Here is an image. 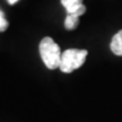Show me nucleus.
Masks as SVG:
<instances>
[{"instance_id": "f257e3e1", "label": "nucleus", "mask_w": 122, "mask_h": 122, "mask_svg": "<svg viewBox=\"0 0 122 122\" xmlns=\"http://www.w3.org/2000/svg\"><path fill=\"white\" fill-rule=\"evenodd\" d=\"M39 50L40 56L42 58L44 65L46 66L49 69L59 68L62 52L60 50V46L51 37H44L40 42Z\"/></svg>"}, {"instance_id": "f03ea898", "label": "nucleus", "mask_w": 122, "mask_h": 122, "mask_svg": "<svg viewBox=\"0 0 122 122\" xmlns=\"http://www.w3.org/2000/svg\"><path fill=\"white\" fill-rule=\"evenodd\" d=\"M87 57L86 50H77V49H69L62 52L61 61L59 68L62 72L69 74L74 70L80 68Z\"/></svg>"}, {"instance_id": "7ed1b4c3", "label": "nucleus", "mask_w": 122, "mask_h": 122, "mask_svg": "<svg viewBox=\"0 0 122 122\" xmlns=\"http://www.w3.org/2000/svg\"><path fill=\"white\" fill-rule=\"evenodd\" d=\"M110 48H111V51L114 54L122 57V30H119L118 33L112 37Z\"/></svg>"}, {"instance_id": "20e7f679", "label": "nucleus", "mask_w": 122, "mask_h": 122, "mask_svg": "<svg viewBox=\"0 0 122 122\" xmlns=\"http://www.w3.org/2000/svg\"><path fill=\"white\" fill-rule=\"evenodd\" d=\"M79 24V17L75 16V15H67V17L65 19V27L66 30H75L78 26Z\"/></svg>"}, {"instance_id": "39448f33", "label": "nucleus", "mask_w": 122, "mask_h": 122, "mask_svg": "<svg viewBox=\"0 0 122 122\" xmlns=\"http://www.w3.org/2000/svg\"><path fill=\"white\" fill-rule=\"evenodd\" d=\"M61 4L66 8V10L68 11V10L72 9L76 6L81 5L83 4V0H61Z\"/></svg>"}, {"instance_id": "423d86ee", "label": "nucleus", "mask_w": 122, "mask_h": 122, "mask_svg": "<svg viewBox=\"0 0 122 122\" xmlns=\"http://www.w3.org/2000/svg\"><path fill=\"white\" fill-rule=\"evenodd\" d=\"M85 11H86V7L81 4V5H78V6L74 7V8L70 9V10H68V11H67V14H68V15H75V16H78V17H79V16L84 15V14H85Z\"/></svg>"}, {"instance_id": "0eeeda50", "label": "nucleus", "mask_w": 122, "mask_h": 122, "mask_svg": "<svg viewBox=\"0 0 122 122\" xmlns=\"http://www.w3.org/2000/svg\"><path fill=\"white\" fill-rule=\"evenodd\" d=\"M7 27H8V22H7V19L5 18L4 13L0 10V32L6 30H7Z\"/></svg>"}, {"instance_id": "6e6552de", "label": "nucleus", "mask_w": 122, "mask_h": 122, "mask_svg": "<svg viewBox=\"0 0 122 122\" xmlns=\"http://www.w3.org/2000/svg\"><path fill=\"white\" fill-rule=\"evenodd\" d=\"M18 0H8V2L10 5H14V4H16V2H17Z\"/></svg>"}]
</instances>
